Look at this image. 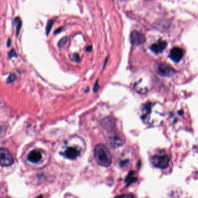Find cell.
<instances>
[{"label":"cell","instance_id":"6da1fadb","mask_svg":"<svg viewBox=\"0 0 198 198\" xmlns=\"http://www.w3.org/2000/svg\"><path fill=\"white\" fill-rule=\"evenodd\" d=\"M164 115V108L158 102H148L141 106V119L148 125H159L162 122Z\"/></svg>","mask_w":198,"mask_h":198},{"label":"cell","instance_id":"7a4b0ae2","mask_svg":"<svg viewBox=\"0 0 198 198\" xmlns=\"http://www.w3.org/2000/svg\"><path fill=\"white\" fill-rule=\"evenodd\" d=\"M94 158L100 166L109 167L112 164V155L109 149L104 144H99L95 147Z\"/></svg>","mask_w":198,"mask_h":198},{"label":"cell","instance_id":"3957f363","mask_svg":"<svg viewBox=\"0 0 198 198\" xmlns=\"http://www.w3.org/2000/svg\"><path fill=\"white\" fill-rule=\"evenodd\" d=\"M152 163L155 167L158 168H166L170 163V158L166 155H155L152 157Z\"/></svg>","mask_w":198,"mask_h":198},{"label":"cell","instance_id":"277c9868","mask_svg":"<svg viewBox=\"0 0 198 198\" xmlns=\"http://www.w3.org/2000/svg\"><path fill=\"white\" fill-rule=\"evenodd\" d=\"M106 141L109 145L112 148H119L125 142L124 138L118 133H112L107 137Z\"/></svg>","mask_w":198,"mask_h":198},{"label":"cell","instance_id":"5b68a950","mask_svg":"<svg viewBox=\"0 0 198 198\" xmlns=\"http://www.w3.org/2000/svg\"><path fill=\"white\" fill-rule=\"evenodd\" d=\"M0 164L2 167H8L14 163V159L10 152L6 149L1 148L0 149Z\"/></svg>","mask_w":198,"mask_h":198},{"label":"cell","instance_id":"8992f818","mask_svg":"<svg viewBox=\"0 0 198 198\" xmlns=\"http://www.w3.org/2000/svg\"><path fill=\"white\" fill-rule=\"evenodd\" d=\"M130 40L132 45L138 46L143 44L145 42V37L141 32L134 30L131 33Z\"/></svg>","mask_w":198,"mask_h":198},{"label":"cell","instance_id":"52a82bcc","mask_svg":"<svg viewBox=\"0 0 198 198\" xmlns=\"http://www.w3.org/2000/svg\"><path fill=\"white\" fill-rule=\"evenodd\" d=\"M156 71L159 75L164 77L172 76L176 73V71L173 69L163 64L157 65Z\"/></svg>","mask_w":198,"mask_h":198},{"label":"cell","instance_id":"ba28073f","mask_svg":"<svg viewBox=\"0 0 198 198\" xmlns=\"http://www.w3.org/2000/svg\"><path fill=\"white\" fill-rule=\"evenodd\" d=\"M184 55L183 50L179 47H174L170 51L169 57L174 62H179Z\"/></svg>","mask_w":198,"mask_h":198},{"label":"cell","instance_id":"9c48e42d","mask_svg":"<svg viewBox=\"0 0 198 198\" xmlns=\"http://www.w3.org/2000/svg\"><path fill=\"white\" fill-rule=\"evenodd\" d=\"M63 155L69 159L74 160L80 155V151L76 148L71 146L65 151Z\"/></svg>","mask_w":198,"mask_h":198},{"label":"cell","instance_id":"30bf717a","mask_svg":"<svg viewBox=\"0 0 198 198\" xmlns=\"http://www.w3.org/2000/svg\"><path fill=\"white\" fill-rule=\"evenodd\" d=\"M42 153L36 149L31 151L27 157V160L33 163H37L42 160Z\"/></svg>","mask_w":198,"mask_h":198},{"label":"cell","instance_id":"8fae6325","mask_svg":"<svg viewBox=\"0 0 198 198\" xmlns=\"http://www.w3.org/2000/svg\"><path fill=\"white\" fill-rule=\"evenodd\" d=\"M167 42L164 41H159L157 43L152 44L151 47V50L155 53H159L163 52L167 47Z\"/></svg>","mask_w":198,"mask_h":198},{"label":"cell","instance_id":"7c38bea8","mask_svg":"<svg viewBox=\"0 0 198 198\" xmlns=\"http://www.w3.org/2000/svg\"><path fill=\"white\" fill-rule=\"evenodd\" d=\"M14 26H15L16 27V36H18V34H19L21 27H22V21H21V19L18 17L16 18L14 21Z\"/></svg>","mask_w":198,"mask_h":198},{"label":"cell","instance_id":"4fadbf2b","mask_svg":"<svg viewBox=\"0 0 198 198\" xmlns=\"http://www.w3.org/2000/svg\"><path fill=\"white\" fill-rule=\"evenodd\" d=\"M54 23V21L53 20H50L47 23V26H46V34L48 36L49 34V33H50V31L52 29L53 24Z\"/></svg>","mask_w":198,"mask_h":198},{"label":"cell","instance_id":"5bb4252c","mask_svg":"<svg viewBox=\"0 0 198 198\" xmlns=\"http://www.w3.org/2000/svg\"><path fill=\"white\" fill-rule=\"evenodd\" d=\"M68 42V37H63L59 42V43H58V47H59V48H62V47H64L67 44Z\"/></svg>","mask_w":198,"mask_h":198},{"label":"cell","instance_id":"9a60e30c","mask_svg":"<svg viewBox=\"0 0 198 198\" xmlns=\"http://www.w3.org/2000/svg\"><path fill=\"white\" fill-rule=\"evenodd\" d=\"M16 79V76L15 74H10V76L8 77V78L7 79V83H12Z\"/></svg>","mask_w":198,"mask_h":198},{"label":"cell","instance_id":"2e32d148","mask_svg":"<svg viewBox=\"0 0 198 198\" xmlns=\"http://www.w3.org/2000/svg\"><path fill=\"white\" fill-rule=\"evenodd\" d=\"M73 59L76 61V62H80V57L78 56V54L77 53H74L73 55Z\"/></svg>","mask_w":198,"mask_h":198},{"label":"cell","instance_id":"e0dca14e","mask_svg":"<svg viewBox=\"0 0 198 198\" xmlns=\"http://www.w3.org/2000/svg\"><path fill=\"white\" fill-rule=\"evenodd\" d=\"M16 57V55L15 50H11L10 53H9V57H10V58H11V57Z\"/></svg>","mask_w":198,"mask_h":198},{"label":"cell","instance_id":"ac0fdd59","mask_svg":"<svg viewBox=\"0 0 198 198\" xmlns=\"http://www.w3.org/2000/svg\"><path fill=\"white\" fill-rule=\"evenodd\" d=\"M99 89V85H98V81L96 82V83L94 85V92H97V91Z\"/></svg>","mask_w":198,"mask_h":198},{"label":"cell","instance_id":"d6986e66","mask_svg":"<svg viewBox=\"0 0 198 198\" xmlns=\"http://www.w3.org/2000/svg\"><path fill=\"white\" fill-rule=\"evenodd\" d=\"M62 27H60V28H58L57 30L56 31H55V34H57L58 33H59L61 31H62Z\"/></svg>","mask_w":198,"mask_h":198},{"label":"cell","instance_id":"ffe728a7","mask_svg":"<svg viewBox=\"0 0 198 198\" xmlns=\"http://www.w3.org/2000/svg\"><path fill=\"white\" fill-rule=\"evenodd\" d=\"M91 50H92V47H91V46H89V47H87V51L90 52V51H91Z\"/></svg>","mask_w":198,"mask_h":198},{"label":"cell","instance_id":"44dd1931","mask_svg":"<svg viewBox=\"0 0 198 198\" xmlns=\"http://www.w3.org/2000/svg\"><path fill=\"white\" fill-rule=\"evenodd\" d=\"M10 40L9 39L8 41V43H7V46L8 47H10Z\"/></svg>","mask_w":198,"mask_h":198},{"label":"cell","instance_id":"7402d4cb","mask_svg":"<svg viewBox=\"0 0 198 198\" xmlns=\"http://www.w3.org/2000/svg\"><path fill=\"white\" fill-rule=\"evenodd\" d=\"M120 197H125V196H128V197H131V196H133V195H121V196H120Z\"/></svg>","mask_w":198,"mask_h":198}]
</instances>
